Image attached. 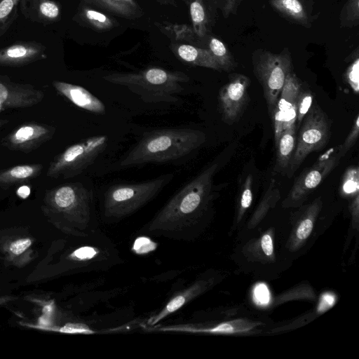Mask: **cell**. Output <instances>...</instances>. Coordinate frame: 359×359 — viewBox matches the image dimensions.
I'll return each instance as SVG.
<instances>
[{
    "label": "cell",
    "instance_id": "1",
    "mask_svg": "<svg viewBox=\"0 0 359 359\" xmlns=\"http://www.w3.org/2000/svg\"><path fill=\"white\" fill-rule=\"evenodd\" d=\"M217 168V163H212L182 187L146 225L144 231L185 238L188 230L196 224L207 209Z\"/></svg>",
    "mask_w": 359,
    "mask_h": 359
},
{
    "label": "cell",
    "instance_id": "2",
    "mask_svg": "<svg viewBox=\"0 0 359 359\" xmlns=\"http://www.w3.org/2000/svg\"><path fill=\"white\" fill-rule=\"evenodd\" d=\"M205 133L191 128H167L146 133L123 158V168L182 158L200 147Z\"/></svg>",
    "mask_w": 359,
    "mask_h": 359
},
{
    "label": "cell",
    "instance_id": "3",
    "mask_svg": "<svg viewBox=\"0 0 359 359\" xmlns=\"http://www.w3.org/2000/svg\"><path fill=\"white\" fill-rule=\"evenodd\" d=\"M42 211L55 226L79 232L91 221V193L81 182H69L45 191Z\"/></svg>",
    "mask_w": 359,
    "mask_h": 359
},
{
    "label": "cell",
    "instance_id": "4",
    "mask_svg": "<svg viewBox=\"0 0 359 359\" xmlns=\"http://www.w3.org/2000/svg\"><path fill=\"white\" fill-rule=\"evenodd\" d=\"M111 83L127 87L140 96L145 102H172L176 95L182 91L181 83L187 82L189 76L179 71H168L152 67L137 72L112 73L103 76Z\"/></svg>",
    "mask_w": 359,
    "mask_h": 359
},
{
    "label": "cell",
    "instance_id": "5",
    "mask_svg": "<svg viewBox=\"0 0 359 359\" xmlns=\"http://www.w3.org/2000/svg\"><path fill=\"white\" fill-rule=\"evenodd\" d=\"M172 178L173 174L168 173L147 181L111 186L104 195V217L115 220L130 215L156 196Z\"/></svg>",
    "mask_w": 359,
    "mask_h": 359
},
{
    "label": "cell",
    "instance_id": "6",
    "mask_svg": "<svg viewBox=\"0 0 359 359\" xmlns=\"http://www.w3.org/2000/svg\"><path fill=\"white\" fill-rule=\"evenodd\" d=\"M252 64L253 73L262 87L270 116L287 75L293 71L291 53L287 48L279 53L259 48L252 55Z\"/></svg>",
    "mask_w": 359,
    "mask_h": 359
},
{
    "label": "cell",
    "instance_id": "7",
    "mask_svg": "<svg viewBox=\"0 0 359 359\" xmlns=\"http://www.w3.org/2000/svg\"><path fill=\"white\" fill-rule=\"evenodd\" d=\"M108 137L104 135L86 138L54 156L49 163L46 176L63 180L81 174L106 149Z\"/></svg>",
    "mask_w": 359,
    "mask_h": 359
},
{
    "label": "cell",
    "instance_id": "8",
    "mask_svg": "<svg viewBox=\"0 0 359 359\" xmlns=\"http://www.w3.org/2000/svg\"><path fill=\"white\" fill-rule=\"evenodd\" d=\"M331 123L315 102L305 116L297 133L296 145L288 168L287 177L293 176L306 157L326 146L330 136Z\"/></svg>",
    "mask_w": 359,
    "mask_h": 359
},
{
    "label": "cell",
    "instance_id": "9",
    "mask_svg": "<svg viewBox=\"0 0 359 359\" xmlns=\"http://www.w3.org/2000/svg\"><path fill=\"white\" fill-rule=\"evenodd\" d=\"M341 158L338 146L322 154L311 167L304 170L296 178L283 204L289 206L304 201L339 165Z\"/></svg>",
    "mask_w": 359,
    "mask_h": 359
},
{
    "label": "cell",
    "instance_id": "10",
    "mask_svg": "<svg viewBox=\"0 0 359 359\" xmlns=\"http://www.w3.org/2000/svg\"><path fill=\"white\" fill-rule=\"evenodd\" d=\"M250 80L245 74H229L228 82L222 87L218 95L219 111L226 124H233L243 114L250 101Z\"/></svg>",
    "mask_w": 359,
    "mask_h": 359
},
{
    "label": "cell",
    "instance_id": "11",
    "mask_svg": "<svg viewBox=\"0 0 359 359\" xmlns=\"http://www.w3.org/2000/svg\"><path fill=\"white\" fill-rule=\"evenodd\" d=\"M56 128L48 124L27 122L19 125L0 140V144L11 151L29 154L50 140Z\"/></svg>",
    "mask_w": 359,
    "mask_h": 359
},
{
    "label": "cell",
    "instance_id": "12",
    "mask_svg": "<svg viewBox=\"0 0 359 359\" xmlns=\"http://www.w3.org/2000/svg\"><path fill=\"white\" fill-rule=\"evenodd\" d=\"M302 85V81L293 71L287 75L276 106L270 116L273 125L275 146L282 132L292 126H295L296 102Z\"/></svg>",
    "mask_w": 359,
    "mask_h": 359
},
{
    "label": "cell",
    "instance_id": "13",
    "mask_svg": "<svg viewBox=\"0 0 359 359\" xmlns=\"http://www.w3.org/2000/svg\"><path fill=\"white\" fill-rule=\"evenodd\" d=\"M44 96L43 91L33 85L16 83L7 75L0 74V113L33 107L39 104Z\"/></svg>",
    "mask_w": 359,
    "mask_h": 359
},
{
    "label": "cell",
    "instance_id": "14",
    "mask_svg": "<svg viewBox=\"0 0 359 359\" xmlns=\"http://www.w3.org/2000/svg\"><path fill=\"white\" fill-rule=\"evenodd\" d=\"M46 47L36 41H18L0 49V66L22 67L47 58Z\"/></svg>",
    "mask_w": 359,
    "mask_h": 359
},
{
    "label": "cell",
    "instance_id": "15",
    "mask_svg": "<svg viewBox=\"0 0 359 359\" xmlns=\"http://www.w3.org/2000/svg\"><path fill=\"white\" fill-rule=\"evenodd\" d=\"M273 9L287 21L310 28L318 15H313V1L309 0H269Z\"/></svg>",
    "mask_w": 359,
    "mask_h": 359
},
{
    "label": "cell",
    "instance_id": "16",
    "mask_svg": "<svg viewBox=\"0 0 359 359\" xmlns=\"http://www.w3.org/2000/svg\"><path fill=\"white\" fill-rule=\"evenodd\" d=\"M52 85L58 94L76 106L97 114H104V104L82 86L60 81H53Z\"/></svg>",
    "mask_w": 359,
    "mask_h": 359
},
{
    "label": "cell",
    "instance_id": "17",
    "mask_svg": "<svg viewBox=\"0 0 359 359\" xmlns=\"http://www.w3.org/2000/svg\"><path fill=\"white\" fill-rule=\"evenodd\" d=\"M187 4L192 29L196 36L205 42L215 26L217 9L210 0H189Z\"/></svg>",
    "mask_w": 359,
    "mask_h": 359
},
{
    "label": "cell",
    "instance_id": "18",
    "mask_svg": "<svg viewBox=\"0 0 359 359\" xmlns=\"http://www.w3.org/2000/svg\"><path fill=\"white\" fill-rule=\"evenodd\" d=\"M19 6L24 17L33 22L48 25L60 19V6L53 0H20Z\"/></svg>",
    "mask_w": 359,
    "mask_h": 359
},
{
    "label": "cell",
    "instance_id": "19",
    "mask_svg": "<svg viewBox=\"0 0 359 359\" xmlns=\"http://www.w3.org/2000/svg\"><path fill=\"white\" fill-rule=\"evenodd\" d=\"M172 51L181 60L191 65L221 71L210 51L204 48L185 43H172Z\"/></svg>",
    "mask_w": 359,
    "mask_h": 359
},
{
    "label": "cell",
    "instance_id": "20",
    "mask_svg": "<svg viewBox=\"0 0 359 359\" xmlns=\"http://www.w3.org/2000/svg\"><path fill=\"white\" fill-rule=\"evenodd\" d=\"M41 163L19 164L0 170V187H10L28 182L38 177L42 172Z\"/></svg>",
    "mask_w": 359,
    "mask_h": 359
},
{
    "label": "cell",
    "instance_id": "21",
    "mask_svg": "<svg viewBox=\"0 0 359 359\" xmlns=\"http://www.w3.org/2000/svg\"><path fill=\"white\" fill-rule=\"evenodd\" d=\"M297 130L292 126L284 130L279 137L276 147V158L274 166L276 172L285 175L294 151Z\"/></svg>",
    "mask_w": 359,
    "mask_h": 359
},
{
    "label": "cell",
    "instance_id": "22",
    "mask_svg": "<svg viewBox=\"0 0 359 359\" xmlns=\"http://www.w3.org/2000/svg\"><path fill=\"white\" fill-rule=\"evenodd\" d=\"M32 240L28 237H19L6 241L2 250L8 262L23 266L32 259Z\"/></svg>",
    "mask_w": 359,
    "mask_h": 359
},
{
    "label": "cell",
    "instance_id": "23",
    "mask_svg": "<svg viewBox=\"0 0 359 359\" xmlns=\"http://www.w3.org/2000/svg\"><path fill=\"white\" fill-rule=\"evenodd\" d=\"M208 285V283L206 281L199 280L194 283L187 290L178 293L168 302L166 306L158 314L151 318V325H155L169 314L180 309L193 298L203 292Z\"/></svg>",
    "mask_w": 359,
    "mask_h": 359
},
{
    "label": "cell",
    "instance_id": "24",
    "mask_svg": "<svg viewBox=\"0 0 359 359\" xmlns=\"http://www.w3.org/2000/svg\"><path fill=\"white\" fill-rule=\"evenodd\" d=\"M74 20L96 31H108L118 25L116 20L100 11L91 8L84 3L79 6Z\"/></svg>",
    "mask_w": 359,
    "mask_h": 359
},
{
    "label": "cell",
    "instance_id": "25",
    "mask_svg": "<svg viewBox=\"0 0 359 359\" xmlns=\"http://www.w3.org/2000/svg\"><path fill=\"white\" fill-rule=\"evenodd\" d=\"M104 11L127 19H136L143 15V11L135 0H85Z\"/></svg>",
    "mask_w": 359,
    "mask_h": 359
},
{
    "label": "cell",
    "instance_id": "26",
    "mask_svg": "<svg viewBox=\"0 0 359 359\" xmlns=\"http://www.w3.org/2000/svg\"><path fill=\"white\" fill-rule=\"evenodd\" d=\"M205 48L210 51L221 71L230 72L237 67L238 63L231 50L218 38L208 35L205 39Z\"/></svg>",
    "mask_w": 359,
    "mask_h": 359
},
{
    "label": "cell",
    "instance_id": "27",
    "mask_svg": "<svg viewBox=\"0 0 359 359\" xmlns=\"http://www.w3.org/2000/svg\"><path fill=\"white\" fill-rule=\"evenodd\" d=\"M340 194L353 198L359 194V168L358 165L349 166L344 173L339 187Z\"/></svg>",
    "mask_w": 359,
    "mask_h": 359
},
{
    "label": "cell",
    "instance_id": "28",
    "mask_svg": "<svg viewBox=\"0 0 359 359\" xmlns=\"http://www.w3.org/2000/svg\"><path fill=\"white\" fill-rule=\"evenodd\" d=\"M20 0H0V37L15 20Z\"/></svg>",
    "mask_w": 359,
    "mask_h": 359
},
{
    "label": "cell",
    "instance_id": "29",
    "mask_svg": "<svg viewBox=\"0 0 359 359\" xmlns=\"http://www.w3.org/2000/svg\"><path fill=\"white\" fill-rule=\"evenodd\" d=\"M314 102V96L310 88L304 86L302 83L301 89L297 95L296 102V121L297 130L300 127L302 121Z\"/></svg>",
    "mask_w": 359,
    "mask_h": 359
},
{
    "label": "cell",
    "instance_id": "30",
    "mask_svg": "<svg viewBox=\"0 0 359 359\" xmlns=\"http://www.w3.org/2000/svg\"><path fill=\"white\" fill-rule=\"evenodd\" d=\"M340 27L353 28L359 24V0H347L339 15Z\"/></svg>",
    "mask_w": 359,
    "mask_h": 359
},
{
    "label": "cell",
    "instance_id": "31",
    "mask_svg": "<svg viewBox=\"0 0 359 359\" xmlns=\"http://www.w3.org/2000/svg\"><path fill=\"white\" fill-rule=\"evenodd\" d=\"M349 62L344 77L353 91L358 94L359 92V54L357 47L345 60Z\"/></svg>",
    "mask_w": 359,
    "mask_h": 359
},
{
    "label": "cell",
    "instance_id": "32",
    "mask_svg": "<svg viewBox=\"0 0 359 359\" xmlns=\"http://www.w3.org/2000/svg\"><path fill=\"white\" fill-rule=\"evenodd\" d=\"M252 177L248 175L241 187L238 202V215L241 216L251 205L252 201Z\"/></svg>",
    "mask_w": 359,
    "mask_h": 359
},
{
    "label": "cell",
    "instance_id": "33",
    "mask_svg": "<svg viewBox=\"0 0 359 359\" xmlns=\"http://www.w3.org/2000/svg\"><path fill=\"white\" fill-rule=\"evenodd\" d=\"M359 135V115L358 114L355 118L353 126L346 137L344 142L338 145V151L341 157L344 156L346 153L355 144Z\"/></svg>",
    "mask_w": 359,
    "mask_h": 359
},
{
    "label": "cell",
    "instance_id": "34",
    "mask_svg": "<svg viewBox=\"0 0 359 359\" xmlns=\"http://www.w3.org/2000/svg\"><path fill=\"white\" fill-rule=\"evenodd\" d=\"M219 10L224 18L236 15L238 9L243 0H210Z\"/></svg>",
    "mask_w": 359,
    "mask_h": 359
},
{
    "label": "cell",
    "instance_id": "35",
    "mask_svg": "<svg viewBox=\"0 0 359 359\" xmlns=\"http://www.w3.org/2000/svg\"><path fill=\"white\" fill-rule=\"evenodd\" d=\"M269 292L265 285H257L254 292L255 300L259 304H267L269 300Z\"/></svg>",
    "mask_w": 359,
    "mask_h": 359
},
{
    "label": "cell",
    "instance_id": "36",
    "mask_svg": "<svg viewBox=\"0 0 359 359\" xmlns=\"http://www.w3.org/2000/svg\"><path fill=\"white\" fill-rule=\"evenodd\" d=\"M260 244L262 251L266 256H271L273 253V241L269 233L262 236Z\"/></svg>",
    "mask_w": 359,
    "mask_h": 359
},
{
    "label": "cell",
    "instance_id": "37",
    "mask_svg": "<svg viewBox=\"0 0 359 359\" xmlns=\"http://www.w3.org/2000/svg\"><path fill=\"white\" fill-rule=\"evenodd\" d=\"M155 1L161 5L172 6L174 7L177 6V0H155ZM180 1H182L184 3H185L186 4H187L189 0H180Z\"/></svg>",
    "mask_w": 359,
    "mask_h": 359
},
{
    "label": "cell",
    "instance_id": "38",
    "mask_svg": "<svg viewBox=\"0 0 359 359\" xmlns=\"http://www.w3.org/2000/svg\"><path fill=\"white\" fill-rule=\"evenodd\" d=\"M13 299V297L0 295V305L6 304Z\"/></svg>",
    "mask_w": 359,
    "mask_h": 359
},
{
    "label": "cell",
    "instance_id": "39",
    "mask_svg": "<svg viewBox=\"0 0 359 359\" xmlns=\"http://www.w3.org/2000/svg\"><path fill=\"white\" fill-rule=\"evenodd\" d=\"M9 122L8 119H0V128Z\"/></svg>",
    "mask_w": 359,
    "mask_h": 359
}]
</instances>
